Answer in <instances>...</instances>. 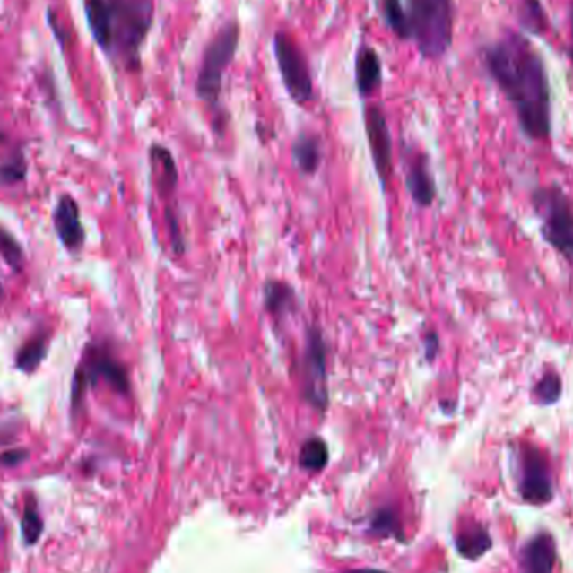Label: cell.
Returning a JSON list of instances; mask_svg holds the SVG:
<instances>
[{"mask_svg":"<svg viewBox=\"0 0 573 573\" xmlns=\"http://www.w3.org/2000/svg\"><path fill=\"white\" fill-rule=\"evenodd\" d=\"M484 65L513 106L523 133L530 140H547L551 133V98L547 69L528 39L517 32L488 46Z\"/></svg>","mask_w":573,"mask_h":573,"instance_id":"6da1fadb","label":"cell"},{"mask_svg":"<svg viewBox=\"0 0 573 573\" xmlns=\"http://www.w3.org/2000/svg\"><path fill=\"white\" fill-rule=\"evenodd\" d=\"M411 40L424 59L436 61L453 42V0H408L406 5Z\"/></svg>","mask_w":573,"mask_h":573,"instance_id":"7a4b0ae2","label":"cell"},{"mask_svg":"<svg viewBox=\"0 0 573 573\" xmlns=\"http://www.w3.org/2000/svg\"><path fill=\"white\" fill-rule=\"evenodd\" d=\"M239 44H240L239 22L229 21L204 48V61L198 73L195 91H196V96L213 109L218 108L221 90H223V77L230 64L233 63L237 56Z\"/></svg>","mask_w":573,"mask_h":573,"instance_id":"3957f363","label":"cell"},{"mask_svg":"<svg viewBox=\"0 0 573 573\" xmlns=\"http://www.w3.org/2000/svg\"><path fill=\"white\" fill-rule=\"evenodd\" d=\"M113 49L127 65L140 64V49L153 24V0H109Z\"/></svg>","mask_w":573,"mask_h":573,"instance_id":"277c9868","label":"cell"},{"mask_svg":"<svg viewBox=\"0 0 573 573\" xmlns=\"http://www.w3.org/2000/svg\"><path fill=\"white\" fill-rule=\"evenodd\" d=\"M299 391L310 408L324 412L329 406V376H327V343L317 326L306 332L304 352L297 362Z\"/></svg>","mask_w":573,"mask_h":573,"instance_id":"5b68a950","label":"cell"},{"mask_svg":"<svg viewBox=\"0 0 573 573\" xmlns=\"http://www.w3.org/2000/svg\"><path fill=\"white\" fill-rule=\"evenodd\" d=\"M534 206L542 233L559 254L573 262V204L559 187L534 191Z\"/></svg>","mask_w":573,"mask_h":573,"instance_id":"8992f818","label":"cell"},{"mask_svg":"<svg viewBox=\"0 0 573 573\" xmlns=\"http://www.w3.org/2000/svg\"><path fill=\"white\" fill-rule=\"evenodd\" d=\"M273 54L279 65L283 86L291 100L307 104L314 100V81L306 54L297 46L291 34L277 32L273 38Z\"/></svg>","mask_w":573,"mask_h":573,"instance_id":"52a82bcc","label":"cell"},{"mask_svg":"<svg viewBox=\"0 0 573 573\" xmlns=\"http://www.w3.org/2000/svg\"><path fill=\"white\" fill-rule=\"evenodd\" d=\"M520 459V495L530 505H545L553 498V480L550 464L538 446L523 443Z\"/></svg>","mask_w":573,"mask_h":573,"instance_id":"ba28073f","label":"cell"},{"mask_svg":"<svg viewBox=\"0 0 573 573\" xmlns=\"http://www.w3.org/2000/svg\"><path fill=\"white\" fill-rule=\"evenodd\" d=\"M366 136L369 143L370 158L379 177L382 188H387V183L393 175V138L387 126V119L381 106L372 104L364 113Z\"/></svg>","mask_w":573,"mask_h":573,"instance_id":"9c48e42d","label":"cell"},{"mask_svg":"<svg viewBox=\"0 0 573 573\" xmlns=\"http://www.w3.org/2000/svg\"><path fill=\"white\" fill-rule=\"evenodd\" d=\"M86 376L90 386H96L100 379L108 382L117 395L131 393V381L126 366L111 352L108 345H91L84 357V362L77 366Z\"/></svg>","mask_w":573,"mask_h":573,"instance_id":"30bf717a","label":"cell"},{"mask_svg":"<svg viewBox=\"0 0 573 573\" xmlns=\"http://www.w3.org/2000/svg\"><path fill=\"white\" fill-rule=\"evenodd\" d=\"M54 227L67 250H79L84 243L86 233L79 217V206L71 196H63L54 212Z\"/></svg>","mask_w":573,"mask_h":573,"instance_id":"8fae6325","label":"cell"},{"mask_svg":"<svg viewBox=\"0 0 573 573\" xmlns=\"http://www.w3.org/2000/svg\"><path fill=\"white\" fill-rule=\"evenodd\" d=\"M406 188L412 198V202L428 208L436 198V185L430 173L428 158L422 153L414 154L406 166Z\"/></svg>","mask_w":573,"mask_h":573,"instance_id":"7c38bea8","label":"cell"},{"mask_svg":"<svg viewBox=\"0 0 573 573\" xmlns=\"http://www.w3.org/2000/svg\"><path fill=\"white\" fill-rule=\"evenodd\" d=\"M150 161H152L154 188L158 191L160 198L168 202L175 195L178 187L179 173L175 158L163 144H152Z\"/></svg>","mask_w":573,"mask_h":573,"instance_id":"4fadbf2b","label":"cell"},{"mask_svg":"<svg viewBox=\"0 0 573 573\" xmlns=\"http://www.w3.org/2000/svg\"><path fill=\"white\" fill-rule=\"evenodd\" d=\"M557 563V547L548 534L534 536L522 551V573H551Z\"/></svg>","mask_w":573,"mask_h":573,"instance_id":"5bb4252c","label":"cell"},{"mask_svg":"<svg viewBox=\"0 0 573 573\" xmlns=\"http://www.w3.org/2000/svg\"><path fill=\"white\" fill-rule=\"evenodd\" d=\"M382 86V63L378 51L362 46L356 56V88L360 98H369Z\"/></svg>","mask_w":573,"mask_h":573,"instance_id":"9a60e30c","label":"cell"},{"mask_svg":"<svg viewBox=\"0 0 573 573\" xmlns=\"http://www.w3.org/2000/svg\"><path fill=\"white\" fill-rule=\"evenodd\" d=\"M264 307L272 318L281 322L297 312L299 297L292 285L283 281H268L262 291Z\"/></svg>","mask_w":573,"mask_h":573,"instance_id":"2e32d148","label":"cell"},{"mask_svg":"<svg viewBox=\"0 0 573 573\" xmlns=\"http://www.w3.org/2000/svg\"><path fill=\"white\" fill-rule=\"evenodd\" d=\"M86 17L94 40L102 51L113 49V15L109 0H86Z\"/></svg>","mask_w":573,"mask_h":573,"instance_id":"e0dca14e","label":"cell"},{"mask_svg":"<svg viewBox=\"0 0 573 573\" xmlns=\"http://www.w3.org/2000/svg\"><path fill=\"white\" fill-rule=\"evenodd\" d=\"M293 165L302 175H314L317 173L318 166L322 161V146L320 140L314 135H299L292 144Z\"/></svg>","mask_w":573,"mask_h":573,"instance_id":"ac0fdd59","label":"cell"},{"mask_svg":"<svg viewBox=\"0 0 573 573\" xmlns=\"http://www.w3.org/2000/svg\"><path fill=\"white\" fill-rule=\"evenodd\" d=\"M459 553L470 560L480 559L491 547V538L482 525H473L464 530L456 540Z\"/></svg>","mask_w":573,"mask_h":573,"instance_id":"d6986e66","label":"cell"},{"mask_svg":"<svg viewBox=\"0 0 573 573\" xmlns=\"http://www.w3.org/2000/svg\"><path fill=\"white\" fill-rule=\"evenodd\" d=\"M381 15L395 38L411 40L408 13L401 0H381Z\"/></svg>","mask_w":573,"mask_h":573,"instance_id":"ffe728a7","label":"cell"},{"mask_svg":"<svg viewBox=\"0 0 573 573\" xmlns=\"http://www.w3.org/2000/svg\"><path fill=\"white\" fill-rule=\"evenodd\" d=\"M46 352H48V335H36L19 349L15 364L22 372L32 374L46 359Z\"/></svg>","mask_w":573,"mask_h":573,"instance_id":"44dd1931","label":"cell"},{"mask_svg":"<svg viewBox=\"0 0 573 573\" xmlns=\"http://www.w3.org/2000/svg\"><path fill=\"white\" fill-rule=\"evenodd\" d=\"M563 384L555 370H547L532 389V397L538 406H553L560 401Z\"/></svg>","mask_w":573,"mask_h":573,"instance_id":"7402d4cb","label":"cell"},{"mask_svg":"<svg viewBox=\"0 0 573 573\" xmlns=\"http://www.w3.org/2000/svg\"><path fill=\"white\" fill-rule=\"evenodd\" d=\"M329 459V449L322 438L314 436L308 438L306 443L300 447L299 463L307 472H320Z\"/></svg>","mask_w":573,"mask_h":573,"instance_id":"603a6c76","label":"cell"},{"mask_svg":"<svg viewBox=\"0 0 573 573\" xmlns=\"http://www.w3.org/2000/svg\"><path fill=\"white\" fill-rule=\"evenodd\" d=\"M522 11L520 21L523 27L532 34H543L547 30L548 21L540 0H520Z\"/></svg>","mask_w":573,"mask_h":573,"instance_id":"cb8c5ba5","label":"cell"},{"mask_svg":"<svg viewBox=\"0 0 573 573\" xmlns=\"http://www.w3.org/2000/svg\"><path fill=\"white\" fill-rule=\"evenodd\" d=\"M0 255L7 262V265L13 268L15 272L22 270L24 252H22L21 245L13 239V235L7 230L2 229V227H0Z\"/></svg>","mask_w":573,"mask_h":573,"instance_id":"d4e9b609","label":"cell"},{"mask_svg":"<svg viewBox=\"0 0 573 573\" xmlns=\"http://www.w3.org/2000/svg\"><path fill=\"white\" fill-rule=\"evenodd\" d=\"M42 532V522L39 517L38 509L34 507H26L24 509V520H22V534L27 543L32 545L36 543Z\"/></svg>","mask_w":573,"mask_h":573,"instance_id":"484cf974","label":"cell"},{"mask_svg":"<svg viewBox=\"0 0 573 573\" xmlns=\"http://www.w3.org/2000/svg\"><path fill=\"white\" fill-rule=\"evenodd\" d=\"M24 161L19 158V160H11L7 163H2L0 165V179L2 181H7V183H15V181H21L26 175V168H24Z\"/></svg>","mask_w":573,"mask_h":573,"instance_id":"4316f807","label":"cell"},{"mask_svg":"<svg viewBox=\"0 0 573 573\" xmlns=\"http://www.w3.org/2000/svg\"><path fill=\"white\" fill-rule=\"evenodd\" d=\"M439 335L436 331H428L422 335V352L428 362H433L434 359L439 354Z\"/></svg>","mask_w":573,"mask_h":573,"instance_id":"83f0119b","label":"cell"},{"mask_svg":"<svg viewBox=\"0 0 573 573\" xmlns=\"http://www.w3.org/2000/svg\"><path fill=\"white\" fill-rule=\"evenodd\" d=\"M27 458V451L24 449H13V451H7L0 456V463L5 464V466H15L19 463H22Z\"/></svg>","mask_w":573,"mask_h":573,"instance_id":"f1b7e54d","label":"cell"},{"mask_svg":"<svg viewBox=\"0 0 573 573\" xmlns=\"http://www.w3.org/2000/svg\"><path fill=\"white\" fill-rule=\"evenodd\" d=\"M572 40H573V2H572ZM569 56H570V59H572V63H573V44H572V48L569 49Z\"/></svg>","mask_w":573,"mask_h":573,"instance_id":"f546056e","label":"cell"},{"mask_svg":"<svg viewBox=\"0 0 573 573\" xmlns=\"http://www.w3.org/2000/svg\"><path fill=\"white\" fill-rule=\"evenodd\" d=\"M349 573H386V572H381V570H354V572H349Z\"/></svg>","mask_w":573,"mask_h":573,"instance_id":"4dcf8cb0","label":"cell"},{"mask_svg":"<svg viewBox=\"0 0 573 573\" xmlns=\"http://www.w3.org/2000/svg\"><path fill=\"white\" fill-rule=\"evenodd\" d=\"M0 293H2V287H0Z\"/></svg>","mask_w":573,"mask_h":573,"instance_id":"1f68e13d","label":"cell"}]
</instances>
